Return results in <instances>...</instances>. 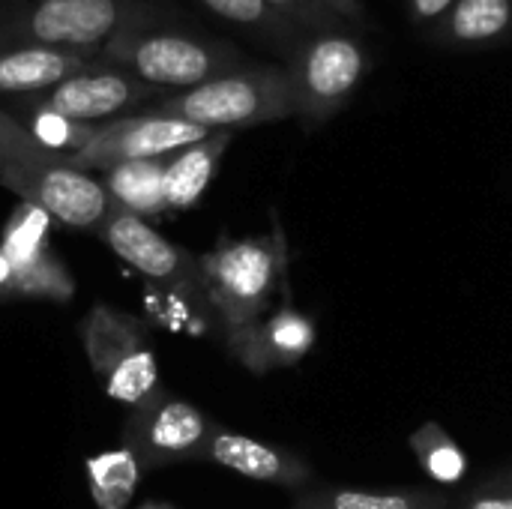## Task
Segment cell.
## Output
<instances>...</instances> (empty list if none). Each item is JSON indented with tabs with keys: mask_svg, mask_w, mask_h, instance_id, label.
<instances>
[{
	"mask_svg": "<svg viewBox=\"0 0 512 509\" xmlns=\"http://www.w3.org/2000/svg\"><path fill=\"white\" fill-rule=\"evenodd\" d=\"M165 0H0V45L99 54L111 39L168 27Z\"/></svg>",
	"mask_w": 512,
	"mask_h": 509,
	"instance_id": "6da1fadb",
	"label": "cell"
},
{
	"mask_svg": "<svg viewBox=\"0 0 512 509\" xmlns=\"http://www.w3.org/2000/svg\"><path fill=\"white\" fill-rule=\"evenodd\" d=\"M198 264L210 312L231 354H237L270 315L276 291L285 282V240L279 231L270 237L222 240L216 249L204 252Z\"/></svg>",
	"mask_w": 512,
	"mask_h": 509,
	"instance_id": "7a4b0ae2",
	"label": "cell"
},
{
	"mask_svg": "<svg viewBox=\"0 0 512 509\" xmlns=\"http://www.w3.org/2000/svg\"><path fill=\"white\" fill-rule=\"evenodd\" d=\"M147 111L201 126L207 132H237L294 117V102L285 66L246 63L192 90L168 93Z\"/></svg>",
	"mask_w": 512,
	"mask_h": 509,
	"instance_id": "3957f363",
	"label": "cell"
},
{
	"mask_svg": "<svg viewBox=\"0 0 512 509\" xmlns=\"http://www.w3.org/2000/svg\"><path fill=\"white\" fill-rule=\"evenodd\" d=\"M99 60L135 75L162 93L192 90L249 63L234 42L177 27L123 33L99 51Z\"/></svg>",
	"mask_w": 512,
	"mask_h": 509,
	"instance_id": "277c9868",
	"label": "cell"
},
{
	"mask_svg": "<svg viewBox=\"0 0 512 509\" xmlns=\"http://www.w3.org/2000/svg\"><path fill=\"white\" fill-rule=\"evenodd\" d=\"M372 69V51L357 30L336 27L309 33L285 60L294 120L315 132L330 123L360 90Z\"/></svg>",
	"mask_w": 512,
	"mask_h": 509,
	"instance_id": "5b68a950",
	"label": "cell"
},
{
	"mask_svg": "<svg viewBox=\"0 0 512 509\" xmlns=\"http://www.w3.org/2000/svg\"><path fill=\"white\" fill-rule=\"evenodd\" d=\"M81 342L93 375L114 402L138 408L165 390L141 318L99 303L81 324Z\"/></svg>",
	"mask_w": 512,
	"mask_h": 509,
	"instance_id": "8992f818",
	"label": "cell"
},
{
	"mask_svg": "<svg viewBox=\"0 0 512 509\" xmlns=\"http://www.w3.org/2000/svg\"><path fill=\"white\" fill-rule=\"evenodd\" d=\"M96 234L120 261L135 267L150 282L153 291L189 306L195 303L204 312H210L198 258L171 243L168 237H162L156 228H150L147 219L111 204Z\"/></svg>",
	"mask_w": 512,
	"mask_h": 509,
	"instance_id": "52a82bcc",
	"label": "cell"
},
{
	"mask_svg": "<svg viewBox=\"0 0 512 509\" xmlns=\"http://www.w3.org/2000/svg\"><path fill=\"white\" fill-rule=\"evenodd\" d=\"M162 96V90L138 81L135 75L105 66L96 60L90 69L42 90L33 96H15V111H48L75 123H108L114 117H126L123 111L144 108L150 99Z\"/></svg>",
	"mask_w": 512,
	"mask_h": 509,
	"instance_id": "ba28073f",
	"label": "cell"
},
{
	"mask_svg": "<svg viewBox=\"0 0 512 509\" xmlns=\"http://www.w3.org/2000/svg\"><path fill=\"white\" fill-rule=\"evenodd\" d=\"M213 429L216 426L195 405L162 390L150 402L132 408L123 444L135 453L141 471H156L180 462H201Z\"/></svg>",
	"mask_w": 512,
	"mask_h": 509,
	"instance_id": "9c48e42d",
	"label": "cell"
},
{
	"mask_svg": "<svg viewBox=\"0 0 512 509\" xmlns=\"http://www.w3.org/2000/svg\"><path fill=\"white\" fill-rule=\"evenodd\" d=\"M0 186L15 192L27 204H36L51 219L87 231H96L111 207L105 186L87 171L72 168L69 162L0 165Z\"/></svg>",
	"mask_w": 512,
	"mask_h": 509,
	"instance_id": "30bf717a",
	"label": "cell"
},
{
	"mask_svg": "<svg viewBox=\"0 0 512 509\" xmlns=\"http://www.w3.org/2000/svg\"><path fill=\"white\" fill-rule=\"evenodd\" d=\"M210 132L174 117H159V114H126L114 117L108 123L96 126V135L84 150L69 156L66 162L78 171H108L123 162H138V159H162L171 156Z\"/></svg>",
	"mask_w": 512,
	"mask_h": 509,
	"instance_id": "8fae6325",
	"label": "cell"
},
{
	"mask_svg": "<svg viewBox=\"0 0 512 509\" xmlns=\"http://www.w3.org/2000/svg\"><path fill=\"white\" fill-rule=\"evenodd\" d=\"M0 249L9 261L15 297H39L66 303L75 294V282L51 249V216L36 204L18 201L9 213Z\"/></svg>",
	"mask_w": 512,
	"mask_h": 509,
	"instance_id": "7c38bea8",
	"label": "cell"
},
{
	"mask_svg": "<svg viewBox=\"0 0 512 509\" xmlns=\"http://www.w3.org/2000/svg\"><path fill=\"white\" fill-rule=\"evenodd\" d=\"M201 462H213V465L228 468L246 480L267 483V486H285V489H303L312 480V468L297 453H288L282 447L255 441L249 435H240V432H231L222 426L213 429Z\"/></svg>",
	"mask_w": 512,
	"mask_h": 509,
	"instance_id": "4fadbf2b",
	"label": "cell"
},
{
	"mask_svg": "<svg viewBox=\"0 0 512 509\" xmlns=\"http://www.w3.org/2000/svg\"><path fill=\"white\" fill-rule=\"evenodd\" d=\"M312 345H315L312 318L285 300L279 309H273L261 321V327L252 333V339L234 357L255 375H267L273 369L297 366L312 351Z\"/></svg>",
	"mask_w": 512,
	"mask_h": 509,
	"instance_id": "5bb4252c",
	"label": "cell"
},
{
	"mask_svg": "<svg viewBox=\"0 0 512 509\" xmlns=\"http://www.w3.org/2000/svg\"><path fill=\"white\" fill-rule=\"evenodd\" d=\"M96 60H99V54H90V51L0 45V93H9V96L42 93V90L90 69Z\"/></svg>",
	"mask_w": 512,
	"mask_h": 509,
	"instance_id": "9a60e30c",
	"label": "cell"
},
{
	"mask_svg": "<svg viewBox=\"0 0 512 509\" xmlns=\"http://www.w3.org/2000/svg\"><path fill=\"white\" fill-rule=\"evenodd\" d=\"M231 141H234V132H210L207 138L165 159V195H168L171 210H189L201 201Z\"/></svg>",
	"mask_w": 512,
	"mask_h": 509,
	"instance_id": "2e32d148",
	"label": "cell"
},
{
	"mask_svg": "<svg viewBox=\"0 0 512 509\" xmlns=\"http://www.w3.org/2000/svg\"><path fill=\"white\" fill-rule=\"evenodd\" d=\"M512 33V0H456L426 33L444 48H486Z\"/></svg>",
	"mask_w": 512,
	"mask_h": 509,
	"instance_id": "e0dca14e",
	"label": "cell"
},
{
	"mask_svg": "<svg viewBox=\"0 0 512 509\" xmlns=\"http://www.w3.org/2000/svg\"><path fill=\"white\" fill-rule=\"evenodd\" d=\"M165 159H138V162H123L105 171V192L111 204L141 216L153 219L168 213V195H165Z\"/></svg>",
	"mask_w": 512,
	"mask_h": 509,
	"instance_id": "ac0fdd59",
	"label": "cell"
},
{
	"mask_svg": "<svg viewBox=\"0 0 512 509\" xmlns=\"http://www.w3.org/2000/svg\"><path fill=\"white\" fill-rule=\"evenodd\" d=\"M198 3L207 6L222 21H231L240 30H249L252 36H258V42L270 45L285 60L306 39V33H300L297 27H291L285 18H279L264 0H198Z\"/></svg>",
	"mask_w": 512,
	"mask_h": 509,
	"instance_id": "d6986e66",
	"label": "cell"
},
{
	"mask_svg": "<svg viewBox=\"0 0 512 509\" xmlns=\"http://www.w3.org/2000/svg\"><path fill=\"white\" fill-rule=\"evenodd\" d=\"M450 498L429 489L357 492V489H312L297 498V509H447Z\"/></svg>",
	"mask_w": 512,
	"mask_h": 509,
	"instance_id": "ffe728a7",
	"label": "cell"
},
{
	"mask_svg": "<svg viewBox=\"0 0 512 509\" xmlns=\"http://www.w3.org/2000/svg\"><path fill=\"white\" fill-rule=\"evenodd\" d=\"M141 474L144 471L126 444L87 459V483H90V495L99 509L129 507Z\"/></svg>",
	"mask_w": 512,
	"mask_h": 509,
	"instance_id": "44dd1931",
	"label": "cell"
},
{
	"mask_svg": "<svg viewBox=\"0 0 512 509\" xmlns=\"http://www.w3.org/2000/svg\"><path fill=\"white\" fill-rule=\"evenodd\" d=\"M411 450L426 477L438 486H459L468 477V456L453 441V435L435 420L423 423L411 435Z\"/></svg>",
	"mask_w": 512,
	"mask_h": 509,
	"instance_id": "7402d4cb",
	"label": "cell"
},
{
	"mask_svg": "<svg viewBox=\"0 0 512 509\" xmlns=\"http://www.w3.org/2000/svg\"><path fill=\"white\" fill-rule=\"evenodd\" d=\"M27 117V132L54 156H60L63 162L69 156H75L78 150H84L90 144V138L96 135L99 123H75L48 111H21Z\"/></svg>",
	"mask_w": 512,
	"mask_h": 509,
	"instance_id": "603a6c76",
	"label": "cell"
},
{
	"mask_svg": "<svg viewBox=\"0 0 512 509\" xmlns=\"http://www.w3.org/2000/svg\"><path fill=\"white\" fill-rule=\"evenodd\" d=\"M9 162H24V165H48V162H63L60 156L48 153L30 132L27 126L12 117L9 111H0V165Z\"/></svg>",
	"mask_w": 512,
	"mask_h": 509,
	"instance_id": "cb8c5ba5",
	"label": "cell"
},
{
	"mask_svg": "<svg viewBox=\"0 0 512 509\" xmlns=\"http://www.w3.org/2000/svg\"><path fill=\"white\" fill-rule=\"evenodd\" d=\"M279 18H285L291 27H297L300 33H318V30H336V27H348L342 18H336L327 6H321L318 0H264ZM351 30V27H348Z\"/></svg>",
	"mask_w": 512,
	"mask_h": 509,
	"instance_id": "d4e9b609",
	"label": "cell"
},
{
	"mask_svg": "<svg viewBox=\"0 0 512 509\" xmlns=\"http://www.w3.org/2000/svg\"><path fill=\"white\" fill-rule=\"evenodd\" d=\"M456 509H512V465L474 486Z\"/></svg>",
	"mask_w": 512,
	"mask_h": 509,
	"instance_id": "484cf974",
	"label": "cell"
},
{
	"mask_svg": "<svg viewBox=\"0 0 512 509\" xmlns=\"http://www.w3.org/2000/svg\"><path fill=\"white\" fill-rule=\"evenodd\" d=\"M453 3H456V0H408V21H411L417 30L429 33V30L450 12Z\"/></svg>",
	"mask_w": 512,
	"mask_h": 509,
	"instance_id": "4316f807",
	"label": "cell"
},
{
	"mask_svg": "<svg viewBox=\"0 0 512 509\" xmlns=\"http://www.w3.org/2000/svg\"><path fill=\"white\" fill-rule=\"evenodd\" d=\"M321 6H327L336 18H342L351 30H372V18L363 6V0H318Z\"/></svg>",
	"mask_w": 512,
	"mask_h": 509,
	"instance_id": "83f0119b",
	"label": "cell"
},
{
	"mask_svg": "<svg viewBox=\"0 0 512 509\" xmlns=\"http://www.w3.org/2000/svg\"><path fill=\"white\" fill-rule=\"evenodd\" d=\"M0 300H15V282H12V270H9L3 249H0Z\"/></svg>",
	"mask_w": 512,
	"mask_h": 509,
	"instance_id": "f1b7e54d",
	"label": "cell"
},
{
	"mask_svg": "<svg viewBox=\"0 0 512 509\" xmlns=\"http://www.w3.org/2000/svg\"><path fill=\"white\" fill-rule=\"evenodd\" d=\"M135 509H177L174 504H165V501H144L141 507Z\"/></svg>",
	"mask_w": 512,
	"mask_h": 509,
	"instance_id": "f546056e",
	"label": "cell"
}]
</instances>
